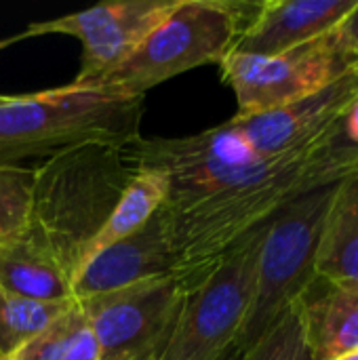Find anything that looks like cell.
I'll return each instance as SVG.
<instances>
[{
	"label": "cell",
	"instance_id": "cell-3",
	"mask_svg": "<svg viewBox=\"0 0 358 360\" xmlns=\"http://www.w3.org/2000/svg\"><path fill=\"white\" fill-rule=\"evenodd\" d=\"M143 97L65 84L32 95H0V165L53 156L80 143L139 139Z\"/></svg>",
	"mask_w": 358,
	"mask_h": 360
},
{
	"label": "cell",
	"instance_id": "cell-23",
	"mask_svg": "<svg viewBox=\"0 0 358 360\" xmlns=\"http://www.w3.org/2000/svg\"><path fill=\"white\" fill-rule=\"evenodd\" d=\"M241 359H243V352L232 344V346H230V348H228V350H226V352H224V354H222L217 360H241Z\"/></svg>",
	"mask_w": 358,
	"mask_h": 360
},
{
	"label": "cell",
	"instance_id": "cell-14",
	"mask_svg": "<svg viewBox=\"0 0 358 360\" xmlns=\"http://www.w3.org/2000/svg\"><path fill=\"white\" fill-rule=\"evenodd\" d=\"M317 278L358 283V169L335 181L319 243Z\"/></svg>",
	"mask_w": 358,
	"mask_h": 360
},
{
	"label": "cell",
	"instance_id": "cell-8",
	"mask_svg": "<svg viewBox=\"0 0 358 360\" xmlns=\"http://www.w3.org/2000/svg\"><path fill=\"white\" fill-rule=\"evenodd\" d=\"M184 291L181 281L167 274L76 302L91 323L101 360H156L169 342Z\"/></svg>",
	"mask_w": 358,
	"mask_h": 360
},
{
	"label": "cell",
	"instance_id": "cell-19",
	"mask_svg": "<svg viewBox=\"0 0 358 360\" xmlns=\"http://www.w3.org/2000/svg\"><path fill=\"white\" fill-rule=\"evenodd\" d=\"M34 169L0 165V247L21 238L30 226Z\"/></svg>",
	"mask_w": 358,
	"mask_h": 360
},
{
	"label": "cell",
	"instance_id": "cell-1",
	"mask_svg": "<svg viewBox=\"0 0 358 360\" xmlns=\"http://www.w3.org/2000/svg\"><path fill=\"white\" fill-rule=\"evenodd\" d=\"M331 141V139H329ZM276 158H260L224 122L179 139H135L124 146L137 169L165 173L162 202L184 289L200 281L245 234L274 217L289 200L325 184L327 143Z\"/></svg>",
	"mask_w": 358,
	"mask_h": 360
},
{
	"label": "cell",
	"instance_id": "cell-21",
	"mask_svg": "<svg viewBox=\"0 0 358 360\" xmlns=\"http://www.w3.org/2000/svg\"><path fill=\"white\" fill-rule=\"evenodd\" d=\"M358 169V97L344 114L335 135L325 148L323 179L325 184L338 181L350 171Z\"/></svg>",
	"mask_w": 358,
	"mask_h": 360
},
{
	"label": "cell",
	"instance_id": "cell-22",
	"mask_svg": "<svg viewBox=\"0 0 358 360\" xmlns=\"http://www.w3.org/2000/svg\"><path fill=\"white\" fill-rule=\"evenodd\" d=\"M335 36H338V40H340L348 51H352V53H357L358 55V4L357 8L338 25Z\"/></svg>",
	"mask_w": 358,
	"mask_h": 360
},
{
	"label": "cell",
	"instance_id": "cell-24",
	"mask_svg": "<svg viewBox=\"0 0 358 360\" xmlns=\"http://www.w3.org/2000/svg\"><path fill=\"white\" fill-rule=\"evenodd\" d=\"M335 360H358V352H352V354H346V356H340Z\"/></svg>",
	"mask_w": 358,
	"mask_h": 360
},
{
	"label": "cell",
	"instance_id": "cell-6",
	"mask_svg": "<svg viewBox=\"0 0 358 360\" xmlns=\"http://www.w3.org/2000/svg\"><path fill=\"white\" fill-rule=\"evenodd\" d=\"M268 221L245 234L184 291L169 342L156 360H217L234 344L253 300Z\"/></svg>",
	"mask_w": 358,
	"mask_h": 360
},
{
	"label": "cell",
	"instance_id": "cell-25",
	"mask_svg": "<svg viewBox=\"0 0 358 360\" xmlns=\"http://www.w3.org/2000/svg\"><path fill=\"white\" fill-rule=\"evenodd\" d=\"M0 360H13V354H6V356H0Z\"/></svg>",
	"mask_w": 358,
	"mask_h": 360
},
{
	"label": "cell",
	"instance_id": "cell-17",
	"mask_svg": "<svg viewBox=\"0 0 358 360\" xmlns=\"http://www.w3.org/2000/svg\"><path fill=\"white\" fill-rule=\"evenodd\" d=\"M13 360H101L91 323L76 302L42 333L21 346Z\"/></svg>",
	"mask_w": 358,
	"mask_h": 360
},
{
	"label": "cell",
	"instance_id": "cell-10",
	"mask_svg": "<svg viewBox=\"0 0 358 360\" xmlns=\"http://www.w3.org/2000/svg\"><path fill=\"white\" fill-rule=\"evenodd\" d=\"M358 97V68L302 101L228 122L260 158H276L308 146L325 143Z\"/></svg>",
	"mask_w": 358,
	"mask_h": 360
},
{
	"label": "cell",
	"instance_id": "cell-2",
	"mask_svg": "<svg viewBox=\"0 0 358 360\" xmlns=\"http://www.w3.org/2000/svg\"><path fill=\"white\" fill-rule=\"evenodd\" d=\"M137 175L124 146L80 143L49 156L34 169L32 211L25 236L46 249L72 281Z\"/></svg>",
	"mask_w": 358,
	"mask_h": 360
},
{
	"label": "cell",
	"instance_id": "cell-9",
	"mask_svg": "<svg viewBox=\"0 0 358 360\" xmlns=\"http://www.w3.org/2000/svg\"><path fill=\"white\" fill-rule=\"evenodd\" d=\"M175 4L177 0L103 2L72 15L30 23L21 34L0 42V46L46 34L74 36L82 44V63L72 84L95 86L135 53Z\"/></svg>",
	"mask_w": 358,
	"mask_h": 360
},
{
	"label": "cell",
	"instance_id": "cell-7",
	"mask_svg": "<svg viewBox=\"0 0 358 360\" xmlns=\"http://www.w3.org/2000/svg\"><path fill=\"white\" fill-rule=\"evenodd\" d=\"M358 68V55L348 51L335 32L279 55L230 53L222 63V78L234 91L236 116H253L312 97Z\"/></svg>",
	"mask_w": 358,
	"mask_h": 360
},
{
	"label": "cell",
	"instance_id": "cell-12",
	"mask_svg": "<svg viewBox=\"0 0 358 360\" xmlns=\"http://www.w3.org/2000/svg\"><path fill=\"white\" fill-rule=\"evenodd\" d=\"M358 0H266L238 36V55H279L327 36L357 8Z\"/></svg>",
	"mask_w": 358,
	"mask_h": 360
},
{
	"label": "cell",
	"instance_id": "cell-16",
	"mask_svg": "<svg viewBox=\"0 0 358 360\" xmlns=\"http://www.w3.org/2000/svg\"><path fill=\"white\" fill-rule=\"evenodd\" d=\"M167 192H169V181H167L165 173L150 171V169H137V175L124 190L120 202L114 207L112 215L108 217V221L103 224L99 234L89 245L82 268L95 255H99L103 249L124 240L127 236H131L139 228H143L148 224V219L162 207Z\"/></svg>",
	"mask_w": 358,
	"mask_h": 360
},
{
	"label": "cell",
	"instance_id": "cell-20",
	"mask_svg": "<svg viewBox=\"0 0 358 360\" xmlns=\"http://www.w3.org/2000/svg\"><path fill=\"white\" fill-rule=\"evenodd\" d=\"M241 360H314L298 306L283 312Z\"/></svg>",
	"mask_w": 358,
	"mask_h": 360
},
{
	"label": "cell",
	"instance_id": "cell-4",
	"mask_svg": "<svg viewBox=\"0 0 358 360\" xmlns=\"http://www.w3.org/2000/svg\"><path fill=\"white\" fill-rule=\"evenodd\" d=\"M257 11V2L177 0L135 53L91 89L143 97L165 80L200 65H219Z\"/></svg>",
	"mask_w": 358,
	"mask_h": 360
},
{
	"label": "cell",
	"instance_id": "cell-18",
	"mask_svg": "<svg viewBox=\"0 0 358 360\" xmlns=\"http://www.w3.org/2000/svg\"><path fill=\"white\" fill-rule=\"evenodd\" d=\"M74 304L76 300H32L0 287V356L15 354Z\"/></svg>",
	"mask_w": 358,
	"mask_h": 360
},
{
	"label": "cell",
	"instance_id": "cell-5",
	"mask_svg": "<svg viewBox=\"0 0 358 360\" xmlns=\"http://www.w3.org/2000/svg\"><path fill=\"white\" fill-rule=\"evenodd\" d=\"M333 190L335 181L310 188L268 221L257 257L253 300L234 340L243 354L317 281L319 243Z\"/></svg>",
	"mask_w": 358,
	"mask_h": 360
},
{
	"label": "cell",
	"instance_id": "cell-11",
	"mask_svg": "<svg viewBox=\"0 0 358 360\" xmlns=\"http://www.w3.org/2000/svg\"><path fill=\"white\" fill-rule=\"evenodd\" d=\"M177 257L167 213L160 207L143 228L95 255L74 281V300H87L139 281L175 274Z\"/></svg>",
	"mask_w": 358,
	"mask_h": 360
},
{
	"label": "cell",
	"instance_id": "cell-15",
	"mask_svg": "<svg viewBox=\"0 0 358 360\" xmlns=\"http://www.w3.org/2000/svg\"><path fill=\"white\" fill-rule=\"evenodd\" d=\"M0 287L42 302L74 300L72 281L65 270L25 234L0 247Z\"/></svg>",
	"mask_w": 358,
	"mask_h": 360
},
{
	"label": "cell",
	"instance_id": "cell-13",
	"mask_svg": "<svg viewBox=\"0 0 358 360\" xmlns=\"http://www.w3.org/2000/svg\"><path fill=\"white\" fill-rule=\"evenodd\" d=\"M295 306L314 360L358 352V283L317 278Z\"/></svg>",
	"mask_w": 358,
	"mask_h": 360
}]
</instances>
